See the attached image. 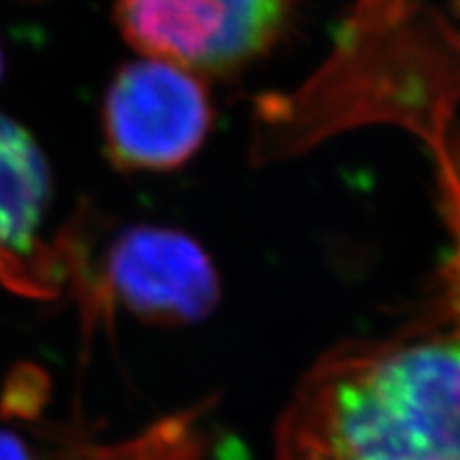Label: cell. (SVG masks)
I'll list each match as a JSON object with an SVG mask.
<instances>
[{
	"label": "cell",
	"instance_id": "cell-1",
	"mask_svg": "<svg viewBox=\"0 0 460 460\" xmlns=\"http://www.w3.org/2000/svg\"><path fill=\"white\" fill-rule=\"evenodd\" d=\"M309 407L324 460H460V335L345 360Z\"/></svg>",
	"mask_w": 460,
	"mask_h": 460
},
{
	"label": "cell",
	"instance_id": "cell-2",
	"mask_svg": "<svg viewBox=\"0 0 460 460\" xmlns=\"http://www.w3.org/2000/svg\"><path fill=\"white\" fill-rule=\"evenodd\" d=\"M211 126L209 96L192 71L163 58L132 62L107 92L109 158L124 171H171L188 163Z\"/></svg>",
	"mask_w": 460,
	"mask_h": 460
},
{
	"label": "cell",
	"instance_id": "cell-3",
	"mask_svg": "<svg viewBox=\"0 0 460 460\" xmlns=\"http://www.w3.org/2000/svg\"><path fill=\"white\" fill-rule=\"evenodd\" d=\"M286 0H118L124 37L149 58L222 73L271 45Z\"/></svg>",
	"mask_w": 460,
	"mask_h": 460
},
{
	"label": "cell",
	"instance_id": "cell-4",
	"mask_svg": "<svg viewBox=\"0 0 460 460\" xmlns=\"http://www.w3.org/2000/svg\"><path fill=\"white\" fill-rule=\"evenodd\" d=\"M107 296L152 324H194L220 301V278L197 241L175 228L135 226L109 247Z\"/></svg>",
	"mask_w": 460,
	"mask_h": 460
},
{
	"label": "cell",
	"instance_id": "cell-5",
	"mask_svg": "<svg viewBox=\"0 0 460 460\" xmlns=\"http://www.w3.org/2000/svg\"><path fill=\"white\" fill-rule=\"evenodd\" d=\"M49 203V169L31 132L0 115V254L28 258Z\"/></svg>",
	"mask_w": 460,
	"mask_h": 460
},
{
	"label": "cell",
	"instance_id": "cell-6",
	"mask_svg": "<svg viewBox=\"0 0 460 460\" xmlns=\"http://www.w3.org/2000/svg\"><path fill=\"white\" fill-rule=\"evenodd\" d=\"M441 171H444V188L447 211H450V222L456 234V252L450 267L452 296L454 309H456L460 320V149H447L441 156Z\"/></svg>",
	"mask_w": 460,
	"mask_h": 460
},
{
	"label": "cell",
	"instance_id": "cell-7",
	"mask_svg": "<svg viewBox=\"0 0 460 460\" xmlns=\"http://www.w3.org/2000/svg\"><path fill=\"white\" fill-rule=\"evenodd\" d=\"M0 460H31V456L15 437L0 433Z\"/></svg>",
	"mask_w": 460,
	"mask_h": 460
},
{
	"label": "cell",
	"instance_id": "cell-8",
	"mask_svg": "<svg viewBox=\"0 0 460 460\" xmlns=\"http://www.w3.org/2000/svg\"><path fill=\"white\" fill-rule=\"evenodd\" d=\"M0 71H3V62H0Z\"/></svg>",
	"mask_w": 460,
	"mask_h": 460
}]
</instances>
